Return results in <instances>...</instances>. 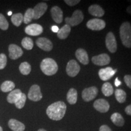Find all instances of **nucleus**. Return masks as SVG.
Listing matches in <instances>:
<instances>
[{
  "label": "nucleus",
  "mask_w": 131,
  "mask_h": 131,
  "mask_svg": "<svg viewBox=\"0 0 131 131\" xmlns=\"http://www.w3.org/2000/svg\"><path fill=\"white\" fill-rule=\"evenodd\" d=\"M67 106L63 101H57L52 103L46 109L47 115L54 121L61 120L64 116Z\"/></svg>",
  "instance_id": "nucleus-1"
},
{
  "label": "nucleus",
  "mask_w": 131,
  "mask_h": 131,
  "mask_svg": "<svg viewBox=\"0 0 131 131\" xmlns=\"http://www.w3.org/2000/svg\"><path fill=\"white\" fill-rule=\"evenodd\" d=\"M119 37L124 46L131 48V24L128 21L124 22L121 25Z\"/></svg>",
  "instance_id": "nucleus-2"
},
{
  "label": "nucleus",
  "mask_w": 131,
  "mask_h": 131,
  "mask_svg": "<svg viewBox=\"0 0 131 131\" xmlns=\"http://www.w3.org/2000/svg\"><path fill=\"white\" fill-rule=\"evenodd\" d=\"M41 71L47 76L55 74L58 70V66L55 60L50 58L44 59L40 64Z\"/></svg>",
  "instance_id": "nucleus-3"
},
{
  "label": "nucleus",
  "mask_w": 131,
  "mask_h": 131,
  "mask_svg": "<svg viewBox=\"0 0 131 131\" xmlns=\"http://www.w3.org/2000/svg\"><path fill=\"white\" fill-rule=\"evenodd\" d=\"M84 19L83 12L80 10H76L73 13L71 17H67L65 18L66 24L69 26H76L80 24Z\"/></svg>",
  "instance_id": "nucleus-4"
},
{
  "label": "nucleus",
  "mask_w": 131,
  "mask_h": 131,
  "mask_svg": "<svg viewBox=\"0 0 131 131\" xmlns=\"http://www.w3.org/2000/svg\"><path fill=\"white\" fill-rule=\"evenodd\" d=\"M29 99L33 101H39L42 99V95L41 92L40 87L37 84H34L30 87L28 95Z\"/></svg>",
  "instance_id": "nucleus-5"
},
{
  "label": "nucleus",
  "mask_w": 131,
  "mask_h": 131,
  "mask_svg": "<svg viewBox=\"0 0 131 131\" xmlns=\"http://www.w3.org/2000/svg\"><path fill=\"white\" fill-rule=\"evenodd\" d=\"M80 71V66L77 61L71 60L68 62L66 66V73L70 77H75Z\"/></svg>",
  "instance_id": "nucleus-6"
},
{
  "label": "nucleus",
  "mask_w": 131,
  "mask_h": 131,
  "mask_svg": "<svg viewBox=\"0 0 131 131\" xmlns=\"http://www.w3.org/2000/svg\"><path fill=\"white\" fill-rule=\"evenodd\" d=\"M87 27L92 30H101L105 28L106 23L101 19L94 18L90 19L86 24Z\"/></svg>",
  "instance_id": "nucleus-7"
},
{
  "label": "nucleus",
  "mask_w": 131,
  "mask_h": 131,
  "mask_svg": "<svg viewBox=\"0 0 131 131\" xmlns=\"http://www.w3.org/2000/svg\"><path fill=\"white\" fill-rule=\"evenodd\" d=\"M98 89L95 86L86 88L82 92V98L86 102H89L94 100L98 94Z\"/></svg>",
  "instance_id": "nucleus-8"
},
{
  "label": "nucleus",
  "mask_w": 131,
  "mask_h": 131,
  "mask_svg": "<svg viewBox=\"0 0 131 131\" xmlns=\"http://www.w3.org/2000/svg\"><path fill=\"white\" fill-rule=\"evenodd\" d=\"M106 46L109 51L115 53L117 50V43L115 35L112 32H109L106 37Z\"/></svg>",
  "instance_id": "nucleus-9"
},
{
  "label": "nucleus",
  "mask_w": 131,
  "mask_h": 131,
  "mask_svg": "<svg viewBox=\"0 0 131 131\" xmlns=\"http://www.w3.org/2000/svg\"><path fill=\"white\" fill-rule=\"evenodd\" d=\"M92 63L96 66H106L109 64L111 62V58L107 54L102 53L94 56L92 58Z\"/></svg>",
  "instance_id": "nucleus-10"
},
{
  "label": "nucleus",
  "mask_w": 131,
  "mask_h": 131,
  "mask_svg": "<svg viewBox=\"0 0 131 131\" xmlns=\"http://www.w3.org/2000/svg\"><path fill=\"white\" fill-rule=\"evenodd\" d=\"M37 46L45 51H51L53 49V44L49 39L45 37L39 38L36 41Z\"/></svg>",
  "instance_id": "nucleus-11"
},
{
  "label": "nucleus",
  "mask_w": 131,
  "mask_h": 131,
  "mask_svg": "<svg viewBox=\"0 0 131 131\" xmlns=\"http://www.w3.org/2000/svg\"><path fill=\"white\" fill-rule=\"evenodd\" d=\"M43 32V28L40 24H32L27 26L25 28V32L30 36H38Z\"/></svg>",
  "instance_id": "nucleus-12"
},
{
  "label": "nucleus",
  "mask_w": 131,
  "mask_h": 131,
  "mask_svg": "<svg viewBox=\"0 0 131 131\" xmlns=\"http://www.w3.org/2000/svg\"><path fill=\"white\" fill-rule=\"evenodd\" d=\"M47 4L46 3H40L36 5L33 9L34 10V19H38L40 18L41 16L46 12Z\"/></svg>",
  "instance_id": "nucleus-13"
},
{
  "label": "nucleus",
  "mask_w": 131,
  "mask_h": 131,
  "mask_svg": "<svg viewBox=\"0 0 131 131\" xmlns=\"http://www.w3.org/2000/svg\"><path fill=\"white\" fill-rule=\"evenodd\" d=\"M117 69L113 70V69L111 67H107L104 69H101L98 72V75L101 80L107 81L111 79L115 75V73L117 72Z\"/></svg>",
  "instance_id": "nucleus-14"
},
{
  "label": "nucleus",
  "mask_w": 131,
  "mask_h": 131,
  "mask_svg": "<svg viewBox=\"0 0 131 131\" xmlns=\"http://www.w3.org/2000/svg\"><path fill=\"white\" fill-rule=\"evenodd\" d=\"M9 52L10 58L12 60H17L23 54V51L21 47L14 44L9 46Z\"/></svg>",
  "instance_id": "nucleus-15"
},
{
  "label": "nucleus",
  "mask_w": 131,
  "mask_h": 131,
  "mask_svg": "<svg viewBox=\"0 0 131 131\" xmlns=\"http://www.w3.org/2000/svg\"><path fill=\"white\" fill-rule=\"evenodd\" d=\"M94 107L96 111L101 113H106L109 111L110 105L104 99H98L95 101Z\"/></svg>",
  "instance_id": "nucleus-16"
},
{
  "label": "nucleus",
  "mask_w": 131,
  "mask_h": 131,
  "mask_svg": "<svg viewBox=\"0 0 131 131\" xmlns=\"http://www.w3.org/2000/svg\"><path fill=\"white\" fill-rule=\"evenodd\" d=\"M52 19L58 24L61 23L63 20V12L58 6H54L50 10Z\"/></svg>",
  "instance_id": "nucleus-17"
},
{
  "label": "nucleus",
  "mask_w": 131,
  "mask_h": 131,
  "mask_svg": "<svg viewBox=\"0 0 131 131\" xmlns=\"http://www.w3.org/2000/svg\"><path fill=\"white\" fill-rule=\"evenodd\" d=\"M75 56L77 60L80 63L84 65H87L89 64V56L87 52L83 49H78L75 52Z\"/></svg>",
  "instance_id": "nucleus-18"
},
{
  "label": "nucleus",
  "mask_w": 131,
  "mask_h": 131,
  "mask_svg": "<svg viewBox=\"0 0 131 131\" xmlns=\"http://www.w3.org/2000/svg\"><path fill=\"white\" fill-rule=\"evenodd\" d=\"M9 128L13 131H24L25 130V125L18 120L15 119H10L8 122Z\"/></svg>",
  "instance_id": "nucleus-19"
},
{
  "label": "nucleus",
  "mask_w": 131,
  "mask_h": 131,
  "mask_svg": "<svg viewBox=\"0 0 131 131\" xmlns=\"http://www.w3.org/2000/svg\"><path fill=\"white\" fill-rule=\"evenodd\" d=\"M88 11L90 14L96 17H101L104 15V10L98 4L92 5L88 9Z\"/></svg>",
  "instance_id": "nucleus-20"
},
{
  "label": "nucleus",
  "mask_w": 131,
  "mask_h": 131,
  "mask_svg": "<svg viewBox=\"0 0 131 131\" xmlns=\"http://www.w3.org/2000/svg\"><path fill=\"white\" fill-rule=\"evenodd\" d=\"M21 94H22V92L21 91L20 89H17L11 91L7 97L8 103H10V104H15L18 100L20 98Z\"/></svg>",
  "instance_id": "nucleus-21"
},
{
  "label": "nucleus",
  "mask_w": 131,
  "mask_h": 131,
  "mask_svg": "<svg viewBox=\"0 0 131 131\" xmlns=\"http://www.w3.org/2000/svg\"><path fill=\"white\" fill-rule=\"evenodd\" d=\"M70 30H71L70 26L68 24H65L61 29H59L58 32H57V37L60 40H64L69 35Z\"/></svg>",
  "instance_id": "nucleus-22"
},
{
  "label": "nucleus",
  "mask_w": 131,
  "mask_h": 131,
  "mask_svg": "<svg viewBox=\"0 0 131 131\" xmlns=\"http://www.w3.org/2000/svg\"><path fill=\"white\" fill-rule=\"evenodd\" d=\"M111 119L115 125L122 127L124 124V119L120 114L118 112L114 113L111 117Z\"/></svg>",
  "instance_id": "nucleus-23"
},
{
  "label": "nucleus",
  "mask_w": 131,
  "mask_h": 131,
  "mask_svg": "<svg viewBox=\"0 0 131 131\" xmlns=\"http://www.w3.org/2000/svg\"><path fill=\"white\" fill-rule=\"evenodd\" d=\"M78 94L77 90L74 88H71L69 90L67 94V100L70 104H75L77 101Z\"/></svg>",
  "instance_id": "nucleus-24"
},
{
  "label": "nucleus",
  "mask_w": 131,
  "mask_h": 131,
  "mask_svg": "<svg viewBox=\"0 0 131 131\" xmlns=\"http://www.w3.org/2000/svg\"><path fill=\"white\" fill-rule=\"evenodd\" d=\"M101 91L104 96H110L112 95L114 92V88L110 83L106 82L103 84L102 88H101Z\"/></svg>",
  "instance_id": "nucleus-25"
},
{
  "label": "nucleus",
  "mask_w": 131,
  "mask_h": 131,
  "mask_svg": "<svg viewBox=\"0 0 131 131\" xmlns=\"http://www.w3.org/2000/svg\"><path fill=\"white\" fill-rule=\"evenodd\" d=\"M116 100L119 103H123L126 100V93L122 89H117L115 92Z\"/></svg>",
  "instance_id": "nucleus-26"
},
{
  "label": "nucleus",
  "mask_w": 131,
  "mask_h": 131,
  "mask_svg": "<svg viewBox=\"0 0 131 131\" xmlns=\"http://www.w3.org/2000/svg\"><path fill=\"white\" fill-rule=\"evenodd\" d=\"M15 87V83L12 81H6L1 86V89L3 92H8L12 91Z\"/></svg>",
  "instance_id": "nucleus-27"
},
{
  "label": "nucleus",
  "mask_w": 131,
  "mask_h": 131,
  "mask_svg": "<svg viewBox=\"0 0 131 131\" xmlns=\"http://www.w3.org/2000/svg\"><path fill=\"white\" fill-rule=\"evenodd\" d=\"M11 21L16 27H19L23 21V15L21 13L14 14L11 17Z\"/></svg>",
  "instance_id": "nucleus-28"
},
{
  "label": "nucleus",
  "mask_w": 131,
  "mask_h": 131,
  "mask_svg": "<svg viewBox=\"0 0 131 131\" xmlns=\"http://www.w3.org/2000/svg\"><path fill=\"white\" fill-rule=\"evenodd\" d=\"M19 70L21 74L24 75H27L31 72V66L27 62H23L21 63L19 66Z\"/></svg>",
  "instance_id": "nucleus-29"
},
{
  "label": "nucleus",
  "mask_w": 131,
  "mask_h": 131,
  "mask_svg": "<svg viewBox=\"0 0 131 131\" xmlns=\"http://www.w3.org/2000/svg\"><path fill=\"white\" fill-rule=\"evenodd\" d=\"M21 45L27 50H31L34 47L33 40L29 37H25L21 41Z\"/></svg>",
  "instance_id": "nucleus-30"
},
{
  "label": "nucleus",
  "mask_w": 131,
  "mask_h": 131,
  "mask_svg": "<svg viewBox=\"0 0 131 131\" xmlns=\"http://www.w3.org/2000/svg\"><path fill=\"white\" fill-rule=\"evenodd\" d=\"M34 19V10L32 8H29L26 11L23 16V22L25 24H29Z\"/></svg>",
  "instance_id": "nucleus-31"
},
{
  "label": "nucleus",
  "mask_w": 131,
  "mask_h": 131,
  "mask_svg": "<svg viewBox=\"0 0 131 131\" xmlns=\"http://www.w3.org/2000/svg\"><path fill=\"white\" fill-rule=\"evenodd\" d=\"M26 101V94H23V93H22V94H21L20 98H19V99L17 100V101H16L15 103L16 107L18 108V109H22V108L24 106V105H25Z\"/></svg>",
  "instance_id": "nucleus-32"
},
{
  "label": "nucleus",
  "mask_w": 131,
  "mask_h": 131,
  "mask_svg": "<svg viewBox=\"0 0 131 131\" xmlns=\"http://www.w3.org/2000/svg\"><path fill=\"white\" fill-rule=\"evenodd\" d=\"M9 23L5 16L0 14V29L3 30H6L9 28Z\"/></svg>",
  "instance_id": "nucleus-33"
},
{
  "label": "nucleus",
  "mask_w": 131,
  "mask_h": 131,
  "mask_svg": "<svg viewBox=\"0 0 131 131\" xmlns=\"http://www.w3.org/2000/svg\"><path fill=\"white\" fill-rule=\"evenodd\" d=\"M7 57L4 53L0 54V70H2L6 68L7 64Z\"/></svg>",
  "instance_id": "nucleus-34"
},
{
  "label": "nucleus",
  "mask_w": 131,
  "mask_h": 131,
  "mask_svg": "<svg viewBox=\"0 0 131 131\" xmlns=\"http://www.w3.org/2000/svg\"><path fill=\"white\" fill-rule=\"evenodd\" d=\"M124 80L126 84L127 85V87L131 89V75H126L124 76Z\"/></svg>",
  "instance_id": "nucleus-35"
},
{
  "label": "nucleus",
  "mask_w": 131,
  "mask_h": 131,
  "mask_svg": "<svg viewBox=\"0 0 131 131\" xmlns=\"http://www.w3.org/2000/svg\"><path fill=\"white\" fill-rule=\"evenodd\" d=\"M64 2L69 6H74L80 2V0H65Z\"/></svg>",
  "instance_id": "nucleus-36"
},
{
  "label": "nucleus",
  "mask_w": 131,
  "mask_h": 131,
  "mask_svg": "<svg viewBox=\"0 0 131 131\" xmlns=\"http://www.w3.org/2000/svg\"><path fill=\"white\" fill-rule=\"evenodd\" d=\"M99 131H112L111 129L107 125H102L100 127Z\"/></svg>",
  "instance_id": "nucleus-37"
},
{
  "label": "nucleus",
  "mask_w": 131,
  "mask_h": 131,
  "mask_svg": "<svg viewBox=\"0 0 131 131\" xmlns=\"http://www.w3.org/2000/svg\"><path fill=\"white\" fill-rule=\"evenodd\" d=\"M125 112L127 115L131 116V104L127 106V107L125 108Z\"/></svg>",
  "instance_id": "nucleus-38"
},
{
  "label": "nucleus",
  "mask_w": 131,
  "mask_h": 131,
  "mask_svg": "<svg viewBox=\"0 0 131 131\" xmlns=\"http://www.w3.org/2000/svg\"><path fill=\"white\" fill-rule=\"evenodd\" d=\"M122 84V82H121L119 80H118V78H116L115 80V85L116 87H118Z\"/></svg>",
  "instance_id": "nucleus-39"
},
{
  "label": "nucleus",
  "mask_w": 131,
  "mask_h": 131,
  "mask_svg": "<svg viewBox=\"0 0 131 131\" xmlns=\"http://www.w3.org/2000/svg\"><path fill=\"white\" fill-rule=\"evenodd\" d=\"M51 29H52V32H53L57 33V32H58L59 29H60L58 28V26H52V27Z\"/></svg>",
  "instance_id": "nucleus-40"
},
{
  "label": "nucleus",
  "mask_w": 131,
  "mask_h": 131,
  "mask_svg": "<svg viewBox=\"0 0 131 131\" xmlns=\"http://www.w3.org/2000/svg\"><path fill=\"white\" fill-rule=\"evenodd\" d=\"M126 11H127V12L129 14L131 15V6H128V7H127Z\"/></svg>",
  "instance_id": "nucleus-41"
},
{
  "label": "nucleus",
  "mask_w": 131,
  "mask_h": 131,
  "mask_svg": "<svg viewBox=\"0 0 131 131\" xmlns=\"http://www.w3.org/2000/svg\"><path fill=\"white\" fill-rule=\"evenodd\" d=\"M37 131H47V130H45V129H38Z\"/></svg>",
  "instance_id": "nucleus-42"
},
{
  "label": "nucleus",
  "mask_w": 131,
  "mask_h": 131,
  "mask_svg": "<svg viewBox=\"0 0 131 131\" xmlns=\"http://www.w3.org/2000/svg\"><path fill=\"white\" fill-rule=\"evenodd\" d=\"M12 15V12H9L8 13V15Z\"/></svg>",
  "instance_id": "nucleus-43"
},
{
  "label": "nucleus",
  "mask_w": 131,
  "mask_h": 131,
  "mask_svg": "<svg viewBox=\"0 0 131 131\" xmlns=\"http://www.w3.org/2000/svg\"><path fill=\"white\" fill-rule=\"evenodd\" d=\"M3 128H2V127H1L0 126V131H3Z\"/></svg>",
  "instance_id": "nucleus-44"
}]
</instances>
